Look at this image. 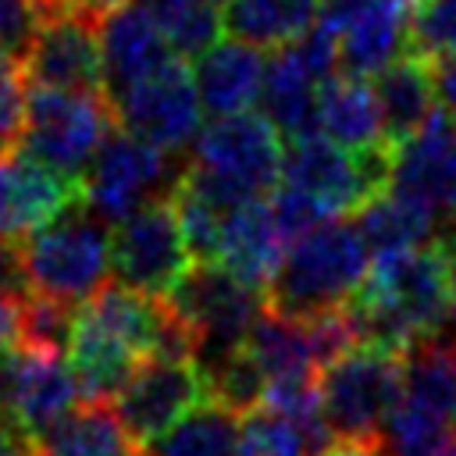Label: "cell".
<instances>
[{"label":"cell","mask_w":456,"mask_h":456,"mask_svg":"<svg viewBox=\"0 0 456 456\" xmlns=\"http://www.w3.org/2000/svg\"><path fill=\"white\" fill-rule=\"evenodd\" d=\"M435 68V89H438V103L456 118V53L442 57L431 64Z\"/></svg>","instance_id":"obj_39"},{"label":"cell","mask_w":456,"mask_h":456,"mask_svg":"<svg viewBox=\"0 0 456 456\" xmlns=\"http://www.w3.org/2000/svg\"><path fill=\"white\" fill-rule=\"evenodd\" d=\"M46 4H50V7H64V0H46Z\"/></svg>","instance_id":"obj_44"},{"label":"cell","mask_w":456,"mask_h":456,"mask_svg":"<svg viewBox=\"0 0 456 456\" xmlns=\"http://www.w3.org/2000/svg\"><path fill=\"white\" fill-rule=\"evenodd\" d=\"M25 118V75L11 50L0 46V153L14 150Z\"/></svg>","instance_id":"obj_35"},{"label":"cell","mask_w":456,"mask_h":456,"mask_svg":"<svg viewBox=\"0 0 456 456\" xmlns=\"http://www.w3.org/2000/svg\"><path fill=\"white\" fill-rule=\"evenodd\" d=\"M410 53L431 64L456 53V0H413Z\"/></svg>","instance_id":"obj_34"},{"label":"cell","mask_w":456,"mask_h":456,"mask_svg":"<svg viewBox=\"0 0 456 456\" xmlns=\"http://www.w3.org/2000/svg\"><path fill=\"white\" fill-rule=\"evenodd\" d=\"M82 203V182L53 171L21 146L0 153V239L21 242Z\"/></svg>","instance_id":"obj_16"},{"label":"cell","mask_w":456,"mask_h":456,"mask_svg":"<svg viewBox=\"0 0 456 456\" xmlns=\"http://www.w3.org/2000/svg\"><path fill=\"white\" fill-rule=\"evenodd\" d=\"M321 456H388V438L385 442H331Z\"/></svg>","instance_id":"obj_41"},{"label":"cell","mask_w":456,"mask_h":456,"mask_svg":"<svg viewBox=\"0 0 456 456\" xmlns=\"http://www.w3.org/2000/svg\"><path fill=\"white\" fill-rule=\"evenodd\" d=\"M210 4H214V7H217V4H228V0H210Z\"/></svg>","instance_id":"obj_45"},{"label":"cell","mask_w":456,"mask_h":456,"mask_svg":"<svg viewBox=\"0 0 456 456\" xmlns=\"http://www.w3.org/2000/svg\"><path fill=\"white\" fill-rule=\"evenodd\" d=\"M442 242H445L449 267H452V310H449V321H452V331H456V224H449V228H445Z\"/></svg>","instance_id":"obj_43"},{"label":"cell","mask_w":456,"mask_h":456,"mask_svg":"<svg viewBox=\"0 0 456 456\" xmlns=\"http://www.w3.org/2000/svg\"><path fill=\"white\" fill-rule=\"evenodd\" d=\"M114 403L82 399L57 428L39 438V456H135Z\"/></svg>","instance_id":"obj_25"},{"label":"cell","mask_w":456,"mask_h":456,"mask_svg":"<svg viewBox=\"0 0 456 456\" xmlns=\"http://www.w3.org/2000/svg\"><path fill=\"white\" fill-rule=\"evenodd\" d=\"M360 346L406 356L445 328L452 310V267L442 239L374 256L363 285L346 303Z\"/></svg>","instance_id":"obj_1"},{"label":"cell","mask_w":456,"mask_h":456,"mask_svg":"<svg viewBox=\"0 0 456 456\" xmlns=\"http://www.w3.org/2000/svg\"><path fill=\"white\" fill-rule=\"evenodd\" d=\"M100 50H103L107 100L121 96L128 86H135L139 78L153 75L171 57H178L142 4H125L100 18Z\"/></svg>","instance_id":"obj_18"},{"label":"cell","mask_w":456,"mask_h":456,"mask_svg":"<svg viewBox=\"0 0 456 456\" xmlns=\"http://www.w3.org/2000/svg\"><path fill=\"white\" fill-rule=\"evenodd\" d=\"M125 4H132V0H64V7H78V11L93 14V18H103L107 11L125 7Z\"/></svg>","instance_id":"obj_42"},{"label":"cell","mask_w":456,"mask_h":456,"mask_svg":"<svg viewBox=\"0 0 456 456\" xmlns=\"http://www.w3.org/2000/svg\"><path fill=\"white\" fill-rule=\"evenodd\" d=\"M392 150H367L353 153L328 135L314 132L292 139L281 157V185L317 200L331 217L356 214L367 200L388 189Z\"/></svg>","instance_id":"obj_7"},{"label":"cell","mask_w":456,"mask_h":456,"mask_svg":"<svg viewBox=\"0 0 456 456\" xmlns=\"http://www.w3.org/2000/svg\"><path fill=\"white\" fill-rule=\"evenodd\" d=\"M413 0H321L317 21L338 39V71L374 78L410 50Z\"/></svg>","instance_id":"obj_14"},{"label":"cell","mask_w":456,"mask_h":456,"mask_svg":"<svg viewBox=\"0 0 456 456\" xmlns=\"http://www.w3.org/2000/svg\"><path fill=\"white\" fill-rule=\"evenodd\" d=\"M114 125L118 118L103 93L25 82V118L18 146L75 182H82L89 160L114 132Z\"/></svg>","instance_id":"obj_5"},{"label":"cell","mask_w":456,"mask_h":456,"mask_svg":"<svg viewBox=\"0 0 456 456\" xmlns=\"http://www.w3.org/2000/svg\"><path fill=\"white\" fill-rule=\"evenodd\" d=\"M356 228H360L367 249L374 256H381V253H395V249L428 242L435 232V221L424 210H417L413 203H406L385 189L356 210Z\"/></svg>","instance_id":"obj_29"},{"label":"cell","mask_w":456,"mask_h":456,"mask_svg":"<svg viewBox=\"0 0 456 456\" xmlns=\"http://www.w3.org/2000/svg\"><path fill=\"white\" fill-rule=\"evenodd\" d=\"M203 374V392L207 399L235 410V413H249L264 403V388H267V374L260 370V363L246 353V346H235L221 356H210L200 363Z\"/></svg>","instance_id":"obj_30"},{"label":"cell","mask_w":456,"mask_h":456,"mask_svg":"<svg viewBox=\"0 0 456 456\" xmlns=\"http://www.w3.org/2000/svg\"><path fill=\"white\" fill-rule=\"evenodd\" d=\"M388 192L424 210L435 224H456V118L438 110L392 150Z\"/></svg>","instance_id":"obj_12"},{"label":"cell","mask_w":456,"mask_h":456,"mask_svg":"<svg viewBox=\"0 0 456 456\" xmlns=\"http://www.w3.org/2000/svg\"><path fill=\"white\" fill-rule=\"evenodd\" d=\"M399 395L403 356L378 346H353L321 370V403L338 442H385Z\"/></svg>","instance_id":"obj_6"},{"label":"cell","mask_w":456,"mask_h":456,"mask_svg":"<svg viewBox=\"0 0 456 456\" xmlns=\"http://www.w3.org/2000/svg\"><path fill=\"white\" fill-rule=\"evenodd\" d=\"M317 132L353 153L388 150L378 93L360 75L335 71L317 86Z\"/></svg>","instance_id":"obj_19"},{"label":"cell","mask_w":456,"mask_h":456,"mask_svg":"<svg viewBox=\"0 0 456 456\" xmlns=\"http://www.w3.org/2000/svg\"><path fill=\"white\" fill-rule=\"evenodd\" d=\"M235 456H310L303 435L267 406L242 413Z\"/></svg>","instance_id":"obj_33"},{"label":"cell","mask_w":456,"mask_h":456,"mask_svg":"<svg viewBox=\"0 0 456 456\" xmlns=\"http://www.w3.org/2000/svg\"><path fill=\"white\" fill-rule=\"evenodd\" d=\"M207 399L203 374L196 360H160L150 356L135 367V374L121 385V392L110 399L125 431L135 445L157 438L167 431L178 417H185L192 406Z\"/></svg>","instance_id":"obj_15"},{"label":"cell","mask_w":456,"mask_h":456,"mask_svg":"<svg viewBox=\"0 0 456 456\" xmlns=\"http://www.w3.org/2000/svg\"><path fill=\"white\" fill-rule=\"evenodd\" d=\"M21 75L28 86L103 93L100 18L78 7H50L21 53Z\"/></svg>","instance_id":"obj_13"},{"label":"cell","mask_w":456,"mask_h":456,"mask_svg":"<svg viewBox=\"0 0 456 456\" xmlns=\"http://www.w3.org/2000/svg\"><path fill=\"white\" fill-rule=\"evenodd\" d=\"M267 196L239 203L235 210L224 214L221 256H217L221 267H228L235 278H242L246 285H256V289H267V281L274 278V271L289 249L274 224Z\"/></svg>","instance_id":"obj_20"},{"label":"cell","mask_w":456,"mask_h":456,"mask_svg":"<svg viewBox=\"0 0 456 456\" xmlns=\"http://www.w3.org/2000/svg\"><path fill=\"white\" fill-rule=\"evenodd\" d=\"M0 456H39V442L7 413H0Z\"/></svg>","instance_id":"obj_37"},{"label":"cell","mask_w":456,"mask_h":456,"mask_svg":"<svg viewBox=\"0 0 456 456\" xmlns=\"http://www.w3.org/2000/svg\"><path fill=\"white\" fill-rule=\"evenodd\" d=\"M242 346L260 363V370L267 374V381L271 378H285V374L321 370L317 367V356H314V342H310L306 321L285 317V314L271 310L267 303L256 314V321L249 324Z\"/></svg>","instance_id":"obj_28"},{"label":"cell","mask_w":456,"mask_h":456,"mask_svg":"<svg viewBox=\"0 0 456 456\" xmlns=\"http://www.w3.org/2000/svg\"><path fill=\"white\" fill-rule=\"evenodd\" d=\"M21 292H25V289H21ZM21 292H0V349H4V346H18Z\"/></svg>","instance_id":"obj_38"},{"label":"cell","mask_w":456,"mask_h":456,"mask_svg":"<svg viewBox=\"0 0 456 456\" xmlns=\"http://www.w3.org/2000/svg\"><path fill=\"white\" fill-rule=\"evenodd\" d=\"M264 68H267V61L260 57V46H253V43L228 39V43L207 46L192 68V82H196L203 110L210 118L246 110L260 96Z\"/></svg>","instance_id":"obj_21"},{"label":"cell","mask_w":456,"mask_h":456,"mask_svg":"<svg viewBox=\"0 0 456 456\" xmlns=\"http://www.w3.org/2000/svg\"><path fill=\"white\" fill-rule=\"evenodd\" d=\"M78 403H82V392H78V381H75L71 363H64V353L18 346V363H14V385H11L7 417H14L39 442Z\"/></svg>","instance_id":"obj_17"},{"label":"cell","mask_w":456,"mask_h":456,"mask_svg":"<svg viewBox=\"0 0 456 456\" xmlns=\"http://www.w3.org/2000/svg\"><path fill=\"white\" fill-rule=\"evenodd\" d=\"M403 399L456 424V331H435L403 356Z\"/></svg>","instance_id":"obj_24"},{"label":"cell","mask_w":456,"mask_h":456,"mask_svg":"<svg viewBox=\"0 0 456 456\" xmlns=\"http://www.w3.org/2000/svg\"><path fill=\"white\" fill-rule=\"evenodd\" d=\"M167 299L196 335V363L242 346L249 324L267 303L264 289L246 285L221 264L189 267Z\"/></svg>","instance_id":"obj_10"},{"label":"cell","mask_w":456,"mask_h":456,"mask_svg":"<svg viewBox=\"0 0 456 456\" xmlns=\"http://www.w3.org/2000/svg\"><path fill=\"white\" fill-rule=\"evenodd\" d=\"M75 310L71 303L39 296V292H21V321H18V346L28 349H57L64 353V346L71 342V328H75Z\"/></svg>","instance_id":"obj_32"},{"label":"cell","mask_w":456,"mask_h":456,"mask_svg":"<svg viewBox=\"0 0 456 456\" xmlns=\"http://www.w3.org/2000/svg\"><path fill=\"white\" fill-rule=\"evenodd\" d=\"M178 171L182 167H175L171 153L114 125V132L103 139V146L96 150V157L82 175V200L96 217L114 224L146 200L167 192Z\"/></svg>","instance_id":"obj_9"},{"label":"cell","mask_w":456,"mask_h":456,"mask_svg":"<svg viewBox=\"0 0 456 456\" xmlns=\"http://www.w3.org/2000/svg\"><path fill=\"white\" fill-rule=\"evenodd\" d=\"M50 4L46 0H0V46L21 57L43 25Z\"/></svg>","instance_id":"obj_36"},{"label":"cell","mask_w":456,"mask_h":456,"mask_svg":"<svg viewBox=\"0 0 456 456\" xmlns=\"http://www.w3.org/2000/svg\"><path fill=\"white\" fill-rule=\"evenodd\" d=\"M192 253L182 235V221L171 200V189L135 207L128 217L114 221L110 228V271L118 281L167 296L189 271Z\"/></svg>","instance_id":"obj_8"},{"label":"cell","mask_w":456,"mask_h":456,"mask_svg":"<svg viewBox=\"0 0 456 456\" xmlns=\"http://www.w3.org/2000/svg\"><path fill=\"white\" fill-rule=\"evenodd\" d=\"M150 18L160 25L164 39L178 57H200L207 46L217 43L221 14L210 0H142Z\"/></svg>","instance_id":"obj_31"},{"label":"cell","mask_w":456,"mask_h":456,"mask_svg":"<svg viewBox=\"0 0 456 456\" xmlns=\"http://www.w3.org/2000/svg\"><path fill=\"white\" fill-rule=\"evenodd\" d=\"M239 452V413L203 399L167 431L139 445V456H235Z\"/></svg>","instance_id":"obj_27"},{"label":"cell","mask_w":456,"mask_h":456,"mask_svg":"<svg viewBox=\"0 0 456 456\" xmlns=\"http://www.w3.org/2000/svg\"><path fill=\"white\" fill-rule=\"evenodd\" d=\"M25 278H21V260H18V246L0 239V292H21Z\"/></svg>","instance_id":"obj_40"},{"label":"cell","mask_w":456,"mask_h":456,"mask_svg":"<svg viewBox=\"0 0 456 456\" xmlns=\"http://www.w3.org/2000/svg\"><path fill=\"white\" fill-rule=\"evenodd\" d=\"M110 107L125 132L139 135L142 142L171 157H182L200 135L203 103H200L192 71L178 57H171L164 68L128 86L121 96L110 100Z\"/></svg>","instance_id":"obj_11"},{"label":"cell","mask_w":456,"mask_h":456,"mask_svg":"<svg viewBox=\"0 0 456 456\" xmlns=\"http://www.w3.org/2000/svg\"><path fill=\"white\" fill-rule=\"evenodd\" d=\"M321 14V0H228L221 25L253 46L281 50L310 32Z\"/></svg>","instance_id":"obj_26"},{"label":"cell","mask_w":456,"mask_h":456,"mask_svg":"<svg viewBox=\"0 0 456 456\" xmlns=\"http://www.w3.org/2000/svg\"><path fill=\"white\" fill-rule=\"evenodd\" d=\"M14 246L28 292L78 306L107 285L110 232L107 221L86 207V200Z\"/></svg>","instance_id":"obj_4"},{"label":"cell","mask_w":456,"mask_h":456,"mask_svg":"<svg viewBox=\"0 0 456 456\" xmlns=\"http://www.w3.org/2000/svg\"><path fill=\"white\" fill-rule=\"evenodd\" d=\"M317 86L321 82L306 71V64L296 57L292 46H281L267 61L256 100L264 107V118L289 142L317 132Z\"/></svg>","instance_id":"obj_23"},{"label":"cell","mask_w":456,"mask_h":456,"mask_svg":"<svg viewBox=\"0 0 456 456\" xmlns=\"http://www.w3.org/2000/svg\"><path fill=\"white\" fill-rule=\"evenodd\" d=\"M281 157L285 150L278 128L264 114L235 110L200 128L192 160L178 175L228 214L239 203L274 192L281 178Z\"/></svg>","instance_id":"obj_2"},{"label":"cell","mask_w":456,"mask_h":456,"mask_svg":"<svg viewBox=\"0 0 456 456\" xmlns=\"http://www.w3.org/2000/svg\"><path fill=\"white\" fill-rule=\"evenodd\" d=\"M367 253L370 249L356 221L328 217L285 249L274 278L264 289V299L271 310L296 321L338 310L363 285Z\"/></svg>","instance_id":"obj_3"},{"label":"cell","mask_w":456,"mask_h":456,"mask_svg":"<svg viewBox=\"0 0 456 456\" xmlns=\"http://www.w3.org/2000/svg\"><path fill=\"white\" fill-rule=\"evenodd\" d=\"M374 93L381 103V125H385V146L395 150L406 142L420 125L438 110V89H435V68L431 61L417 53L395 57L385 71L374 75Z\"/></svg>","instance_id":"obj_22"}]
</instances>
